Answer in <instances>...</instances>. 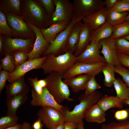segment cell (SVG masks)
I'll use <instances>...</instances> for the list:
<instances>
[{
    "mask_svg": "<svg viewBox=\"0 0 129 129\" xmlns=\"http://www.w3.org/2000/svg\"><path fill=\"white\" fill-rule=\"evenodd\" d=\"M129 121L127 120L118 122L103 124L101 129H129Z\"/></svg>",
    "mask_w": 129,
    "mask_h": 129,
    "instance_id": "obj_37",
    "label": "cell"
},
{
    "mask_svg": "<svg viewBox=\"0 0 129 129\" xmlns=\"http://www.w3.org/2000/svg\"><path fill=\"white\" fill-rule=\"evenodd\" d=\"M111 10L121 13L129 11V0H118Z\"/></svg>",
    "mask_w": 129,
    "mask_h": 129,
    "instance_id": "obj_40",
    "label": "cell"
},
{
    "mask_svg": "<svg viewBox=\"0 0 129 129\" xmlns=\"http://www.w3.org/2000/svg\"></svg>",
    "mask_w": 129,
    "mask_h": 129,
    "instance_id": "obj_58",
    "label": "cell"
},
{
    "mask_svg": "<svg viewBox=\"0 0 129 129\" xmlns=\"http://www.w3.org/2000/svg\"><path fill=\"white\" fill-rule=\"evenodd\" d=\"M27 94L6 96V115L15 116L17 109L23 104L28 99Z\"/></svg>",
    "mask_w": 129,
    "mask_h": 129,
    "instance_id": "obj_21",
    "label": "cell"
},
{
    "mask_svg": "<svg viewBox=\"0 0 129 129\" xmlns=\"http://www.w3.org/2000/svg\"><path fill=\"white\" fill-rule=\"evenodd\" d=\"M6 96L27 94L30 88L25 83L24 75L5 86Z\"/></svg>",
    "mask_w": 129,
    "mask_h": 129,
    "instance_id": "obj_19",
    "label": "cell"
},
{
    "mask_svg": "<svg viewBox=\"0 0 129 129\" xmlns=\"http://www.w3.org/2000/svg\"><path fill=\"white\" fill-rule=\"evenodd\" d=\"M19 118L16 115L11 116L6 115L0 118V129H5L17 124Z\"/></svg>",
    "mask_w": 129,
    "mask_h": 129,
    "instance_id": "obj_36",
    "label": "cell"
},
{
    "mask_svg": "<svg viewBox=\"0 0 129 129\" xmlns=\"http://www.w3.org/2000/svg\"><path fill=\"white\" fill-rule=\"evenodd\" d=\"M12 33V38L36 39L34 31L27 26L21 16L11 13L5 14Z\"/></svg>",
    "mask_w": 129,
    "mask_h": 129,
    "instance_id": "obj_6",
    "label": "cell"
},
{
    "mask_svg": "<svg viewBox=\"0 0 129 129\" xmlns=\"http://www.w3.org/2000/svg\"><path fill=\"white\" fill-rule=\"evenodd\" d=\"M64 125V129H75L76 128V124L72 122H65Z\"/></svg>",
    "mask_w": 129,
    "mask_h": 129,
    "instance_id": "obj_48",
    "label": "cell"
},
{
    "mask_svg": "<svg viewBox=\"0 0 129 129\" xmlns=\"http://www.w3.org/2000/svg\"><path fill=\"white\" fill-rule=\"evenodd\" d=\"M92 76L87 74L80 75L64 79L63 81L70 87L73 92L77 93L85 89L86 83Z\"/></svg>",
    "mask_w": 129,
    "mask_h": 129,
    "instance_id": "obj_22",
    "label": "cell"
},
{
    "mask_svg": "<svg viewBox=\"0 0 129 129\" xmlns=\"http://www.w3.org/2000/svg\"><path fill=\"white\" fill-rule=\"evenodd\" d=\"M83 23L81 21L77 22L73 27L68 40L67 50L74 54L78 42Z\"/></svg>",
    "mask_w": 129,
    "mask_h": 129,
    "instance_id": "obj_27",
    "label": "cell"
},
{
    "mask_svg": "<svg viewBox=\"0 0 129 129\" xmlns=\"http://www.w3.org/2000/svg\"><path fill=\"white\" fill-rule=\"evenodd\" d=\"M118 58L121 65L127 67L129 70V56L117 53Z\"/></svg>",
    "mask_w": 129,
    "mask_h": 129,
    "instance_id": "obj_45",
    "label": "cell"
},
{
    "mask_svg": "<svg viewBox=\"0 0 129 129\" xmlns=\"http://www.w3.org/2000/svg\"></svg>",
    "mask_w": 129,
    "mask_h": 129,
    "instance_id": "obj_59",
    "label": "cell"
},
{
    "mask_svg": "<svg viewBox=\"0 0 129 129\" xmlns=\"http://www.w3.org/2000/svg\"><path fill=\"white\" fill-rule=\"evenodd\" d=\"M123 37L126 39L127 40L129 41V34Z\"/></svg>",
    "mask_w": 129,
    "mask_h": 129,
    "instance_id": "obj_56",
    "label": "cell"
},
{
    "mask_svg": "<svg viewBox=\"0 0 129 129\" xmlns=\"http://www.w3.org/2000/svg\"><path fill=\"white\" fill-rule=\"evenodd\" d=\"M43 124L41 119L38 118L34 121L32 126V129H43Z\"/></svg>",
    "mask_w": 129,
    "mask_h": 129,
    "instance_id": "obj_47",
    "label": "cell"
},
{
    "mask_svg": "<svg viewBox=\"0 0 129 129\" xmlns=\"http://www.w3.org/2000/svg\"><path fill=\"white\" fill-rule=\"evenodd\" d=\"M113 32V26L107 22L93 31L90 44L99 42L100 40L110 37Z\"/></svg>",
    "mask_w": 129,
    "mask_h": 129,
    "instance_id": "obj_25",
    "label": "cell"
},
{
    "mask_svg": "<svg viewBox=\"0 0 129 129\" xmlns=\"http://www.w3.org/2000/svg\"><path fill=\"white\" fill-rule=\"evenodd\" d=\"M38 80L36 77L34 78H29L27 81L29 83L32 87V89L39 94H41L43 92V88L39 85Z\"/></svg>",
    "mask_w": 129,
    "mask_h": 129,
    "instance_id": "obj_42",
    "label": "cell"
},
{
    "mask_svg": "<svg viewBox=\"0 0 129 129\" xmlns=\"http://www.w3.org/2000/svg\"><path fill=\"white\" fill-rule=\"evenodd\" d=\"M22 124H17L14 126L7 128L5 129H21Z\"/></svg>",
    "mask_w": 129,
    "mask_h": 129,
    "instance_id": "obj_52",
    "label": "cell"
},
{
    "mask_svg": "<svg viewBox=\"0 0 129 129\" xmlns=\"http://www.w3.org/2000/svg\"><path fill=\"white\" fill-rule=\"evenodd\" d=\"M64 124H60L56 126L52 129H64Z\"/></svg>",
    "mask_w": 129,
    "mask_h": 129,
    "instance_id": "obj_54",
    "label": "cell"
},
{
    "mask_svg": "<svg viewBox=\"0 0 129 129\" xmlns=\"http://www.w3.org/2000/svg\"><path fill=\"white\" fill-rule=\"evenodd\" d=\"M3 47V38L1 35H0V55L2 54V52Z\"/></svg>",
    "mask_w": 129,
    "mask_h": 129,
    "instance_id": "obj_53",
    "label": "cell"
},
{
    "mask_svg": "<svg viewBox=\"0 0 129 129\" xmlns=\"http://www.w3.org/2000/svg\"><path fill=\"white\" fill-rule=\"evenodd\" d=\"M113 86L118 97L123 101L129 98V89L119 77L116 79Z\"/></svg>",
    "mask_w": 129,
    "mask_h": 129,
    "instance_id": "obj_29",
    "label": "cell"
},
{
    "mask_svg": "<svg viewBox=\"0 0 129 129\" xmlns=\"http://www.w3.org/2000/svg\"><path fill=\"white\" fill-rule=\"evenodd\" d=\"M77 129H84V123L82 120L79 121L76 124Z\"/></svg>",
    "mask_w": 129,
    "mask_h": 129,
    "instance_id": "obj_51",
    "label": "cell"
},
{
    "mask_svg": "<svg viewBox=\"0 0 129 129\" xmlns=\"http://www.w3.org/2000/svg\"><path fill=\"white\" fill-rule=\"evenodd\" d=\"M129 116L128 112L125 110H119L115 113L114 117L117 120L123 121L126 120Z\"/></svg>",
    "mask_w": 129,
    "mask_h": 129,
    "instance_id": "obj_44",
    "label": "cell"
},
{
    "mask_svg": "<svg viewBox=\"0 0 129 129\" xmlns=\"http://www.w3.org/2000/svg\"><path fill=\"white\" fill-rule=\"evenodd\" d=\"M101 47L99 42L90 44L81 54L75 57L77 62L88 63L105 62L104 57L100 54Z\"/></svg>",
    "mask_w": 129,
    "mask_h": 129,
    "instance_id": "obj_13",
    "label": "cell"
},
{
    "mask_svg": "<svg viewBox=\"0 0 129 129\" xmlns=\"http://www.w3.org/2000/svg\"><path fill=\"white\" fill-rule=\"evenodd\" d=\"M124 105H129V98L123 101Z\"/></svg>",
    "mask_w": 129,
    "mask_h": 129,
    "instance_id": "obj_55",
    "label": "cell"
},
{
    "mask_svg": "<svg viewBox=\"0 0 129 129\" xmlns=\"http://www.w3.org/2000/svg\"><path fill=\"white\" fill-rule=\"evenodd\" d=\"M84 17L74 13L72 19L70 23L65 29L57 35L43 56L49 54L57 56L67 52L68 40L71 31L74 26L78 22L81 21Z\"/></svg>",
    "mask_w": 129,
    "mask_h": 129,
    "instance_id": "obj_4",
    "label": "cell"
},
{
    "mask_svg": "<svg viewBox=\"0 0 129 129\" xmlns=\"http://www.w3.org/2000/svg\"><path fill=\"white\" fill-rule=\"evenodd\" d=\"M29 53L23 50H18L12 54L15 65L17 67L24 63L28 59Z\"/></svg>",
    "mask_w": 129,
    "mask_h": 129,
    "instance_id": "obj_38",
    "label": "cell"
},
{
    "mask_svg": "<svg viewBox=\"0 0 129 129\" xmlns=\"http://www.w3.org/2000/svg\"><path fill=\"white\" fill-rule=\"evenodd\" d=\"M106 63H88L77 62L62 75V78H72L83 74L95 76L102 72Z\"/></svg>",
    "mask_w": 129,
    "mask_h": 129,
    "instance_id": "obj_8",
    "label": "cell"
},
{
    "mask_svg": "<svg viewBox=\"0 0 129 129\" xmlns=\"http://www.w3.org/2000/svg\"><path fill=\"white\" fill-rule=\"evenodd\" d=\"M21 129H32L30 123L26 121L24 122L22 124Z\"/></svg>",
    "mask_w": 129,
    "mask_h": 129,
    "instance_id": "obj_49",
    "label": "cell"
},
{
    "mask_svg": "<svg viewBox=\"0 0 129 129\" xmlns=\"http://www.w3.org/2000/svg\"><path fill=\"white\" fill-rule=\"evenodd\" d=\"M97 104L105 112L112 108H121L124 105L123 101L117 96L107 95L102 96Z\"/></svg>",
    "mask_w": 129,
    "mask_h": 129,
    "instance_id": "obj_23",
    "label": "cell"
},
{
    "mask_svg": "<svg viewBox=\"0 0 129 129\" xmlns=\"http://www.w3.org/2000/svg\"><path fill=\"white\" fill-rule=\"evenodd\" d=\"M49 18L54 12L55 5L54 0H39Z\"/></svg>",
    "mask_w": 129,
    "mask_h": 129,
    "instance_id": "obj_41",
    "label": "cell"
},
{
    "mask_svg": "<svg viewBox=\"0 0 129 129\" xmlns=\"http://www.w3.org/2000/svg\"><path fill=\"white\" fill-rule=\"evenodd\" d=\"M104 79L103 80L105 86L111 87L113 85L116 78L115 76V66L112 64L106 63L102 70Z\"/></svg>",
    "mask_w": 129,
    "mask_h": 129,
    "instance_id": "obj_28",
    "label": "cell"
},
{
    "mask_svg": "<svg viewBox=\"0 0 129 129\" xmlns=\"http://www.w3.org/2000/svg\"><path fill=\"white\" fill-rule=\"evenodd\" d=\"M106 114L97 103L93 105L84 115L83 118L88 123H102L106 121Z\"/></svg>",
    "mask_w": 129,
    "mask_h": 129,
    "instance_id": "obj_20",
    "label": "cell"
},
{
    "mask_svg": "<svg viewBox=\"0 0 129 129\" xmlns=\"http://www.w3.org/2000/svg\"><path fill=\"white\" fill-rule=\"evenodd\" d=\"M102 96L101 92L97 91L89 96L82 93L78 97L80 103L75 105L73 110L70 111L68 107L63 106L61 112L64 116L65 122H72L76 124L79 121L82 120L90 108L97 103Z\"/></svg>",
    "mask_w": 129,
    "mask_h": 129,
    "instance_id": "obj_2",
    "label": "cell"
},
{
    "mask_svg": "<svg viewBox=\"0 0 129 129\" xmlns=\"http://www.w3.org/2000/svg\"><path fill=\"white\" fill-rule=\"evenodd\" d=\"M114 40L117 53L129 56V41L123 37Z\"/></svg>",
    "mask_w": 129,
    "mask_h": 129,
    "instance_id": "obj_32",
    "label": "cell"
},
{
    "mask_svg": "<svg viewBox=\"0 0 129 129\" xmlns=\"http://www.w3.org/2000/svg\"><path fill=\"white\" fill-rule=\"evenodd\" d=\"M99 42L102 47L100 53L103 54L105 62L115 66L120 65L114 39L109 37L102 39Z\"/></svg>",
    "mask_w": 129,
    "mask_h": 129,
    "instance_id": "obj_16",
    "label": "cell"
},
{
    "mask_svg": "<svg viewBox=\"0 0 129 129\" xmlns=\"http://www.w3.org/2000/svg\"><path fill=\"white\" fill-rule=\"evenodd\" d=\"M95 76H92L86 83L85 94L87 96L91 95L97 90L101 88V86L97 82Z\"/></svg>",
    "mask_w": 129,
    "mask_h": 129,
    "instance_id": "obj_35",
    "label": "cell"
},
{
    "mask_svg": "<svg viewBox=\"0 0 129 129\" xmlns=\"http://www.w3.org/2000/svg\"><path fill=\"white\" fill-rule=\"evenodd\" d=\"M108 11L104 8L97 11L84 17L82 20L84 23L89 24L93 30L107 22Z\"/></svg>",
    "mask_w": 129,
    "mask_h": 129,
    "instance_id": "obj_18",
    "label": "cell"
},
{
    "mask_svg": "<svg viewBox=\"0 0 129 129\" xmlns=\"http://www.w3.org/2000/svg\"><path fill=\"white\" fill-rule=\"evenodd\" d=\"M129 14V11L120 13L111 10L108 11L107 22L112 26L120 24L125 21Z\"/></svg>",
    "mask_w": 129,
    "mask_h": 129,
    "instance_id": "obj_30",
    "label": "cell"
},
{
    "mask_svg": "<svg viewBox=\"0 0 129 129\" xmlns=\"http://www.w3.org/2000/svg\"><path fill=\"white\" fill-rule=\"evenodd\" d=\"M38 83L39 85L43 88L46 87L47 82L45 79L38 80Z\"/></svg>",
    "mask_w": 129,
    "mask_h": 129,
    "instance_id": "obj_50",
    "label": "cell"
},
{
    "mask_svg": "<svg viewBox=\"0 0 129 129\" xmlns=\"http://www.w3.org/2000/svg\"><path fill=\"white\" fill-rule=\"evenodd\" d=\"M73 4L74 13L83 17L105 7L104 1L102 0H74Z\"/></svg>",
    "mask_w": 129,
    "mask_h": 129,
    "instance_id": "obj_11",
    "label": "cell"
},
{
    "mask_svg": "<svg viewBox=\"0 0 129 129\" xmlns=\"http://www.w3.org/2000/svg\"><path fill=\"white\" fill-rule=\"evenodd\" d=\"M31 93L32 99L30 102L31 106L42 107H52L57 109L61 112L63 106L58 104L56 102L46 87L43 88V92L41 94H38L32 89L31 90Z\"/></svg>",
    "mask_w": 129,
    "mask_h": 129,
    "instance_id": "obj_14",
    "label": "cell"
},
{
    "mask_svg": "<svg viewBox=\"0 0 129 129\" xmlns=\"http://www.w3.org/2000/svg\"><path fill=\"white\" fill-rule=\"evenodd\" d=\"M0 35L12 38V30L7 23L5 14L0 11Z\"/></svg>",
    "mask_w": 129,
    "mask_h": 129,
    "instance_id": "obj_34",
    "label": "cell"
},
{
    "mask_svg": "<svg viewBox=\"0 0 129 129\" xmlns=\"http://www.w3.org/2000/svg\"><path fill=\"white\" fill-rule=\"evenodd\" d=\"M46 56L32 60H27L24 63L16 67L13 72L10 74L8 81L11 83L29 71L33 69L41 68Z\"/></svg>",
    "mask_w": 129,
    "mask_h": 129,
    "instance_id": "obj_15",
    "label": "cell"
},
{
    "mask_svg": "<svg viewBox=\"0 0 129 129\" xmlns=\"http://www.w3.org/2000/svg\"><path fill=\"white\" fill-rule=\"evenodd\" d=\"M21 17L26 23L41 29L49 26V17L39 0H21Z\"/></svg>",
    "mask_w": 129,
    "mask_h": 129,
    "instance_id": "obj_1",
    "label": "cell"
},
{
    "mask_svg": "<svg viewBox=\"0 0 129 129\" xmlns=\"http://www.w3.org/2000/svg\"><path fill=\"white\" fill-rule=\"evenodd\" d=\"M62 79L61 75L54 72L49 74L45 78L47 88L59 104L64 100L70 101L74 100L70 97V93L68 86L62 81Z\"/></svg>",
    "mask_w": 129,
    "mask_h": 129,
    "instance_id": "obj_5",
    "label": "cell"
},
{
    "mask_svg": "<svg viewBox=\"0 0 129 129\" xmlns=\"http://www.w3.org/2000/svg\"><path fill=\"white\" fill-rule=\"evenodd\" d=\"M21 0H0V11L5 14L11 13L21 16Z\"/></svg>",
    "mask_w": 129,
    "mask_h": 129,
    "instance_id": "obj_26",
    "label": "cell"
},
{
    "mask_svg": "<svg viewBox=\"0 0 129 129\" xmlns=\"http://www.w3.org/2000/svg\"><path fill=\"white\" fill-rule=\"evenodd\" d=\"M46 56L41 68L45 74L54 72L62 76L77 62L74 54L69 51L57 56L52 54Z\"/></svg>",
    "mask_w": 129,
    "mask_h": 129,
    "instance_id": "obj_3",
    "label": "cell"
},
{
    "mask_svg": "<svg viewBox=\"0 0 129 129\" xmlns=\"http://www.w3.org/2000/svg\"><path fill=\"white\" fill-rule=\"evenodd\" d=\"M129 34V21H125L113 26V32L110 37L115 39Z\"/></svg>",
    "mask_w": 129,
    "mask_h": 129,
    "instance_id": "obj_31",
    "label": "cell"
},
{
    "mask_svg": "<svg viewBox=\"0 0 129 129\" xmlns=\"http://www.w3.org/2000/svg\"><path fill=\"white\" fill-rule=\"evenodd\" d=\"M118 0H106L104 1L105 7L108 11L111 10L113 7Z\"/></svg>",
    "mask_w": 129,
    "mask_h": 129,
    "instance_id": "obj_46",
    "label": "cell"
},
{
    "mask_svg": "<svg viewBox=\"0 0 129 129\" xmlns=\"http://www.w3.org/2000/svg\"><path fill=\"white\" fill-rule=\"evenodd\" d=\"M1 35L3 43L2 54L4 56L7 54H12L18 50L24 51L29 53L32 49L36 39L13 38Z\"/></svg>",
    "mask_w": 129,
    "mask_h": 129,
    "instance_id": "obj_9",
    "label": "cell"
},
{
    "mask_svg": "<svg viewBox=\"0 0 129 129\" xmlns=\"http://www.w3.org/2000/svg\"><path fill=\"white\" fill-rule=\"evenodd\" d=\"M27 24L34 31L36 36L32 49L28 54L27 60L40 58L50 44L48 43L44 38L41 29L32 24Z\"/></svg>",
    "mask_w": 129,
    "mask_h": 129,
    "instance_id": "obj_12",
    "label": "cell"
},
{
    "mask_svg": "<svg viewBox=\"0 0 129 129\" xmlns=\"http://www.w3.org/2000/svg\"><path fill=\"white\" fill-rule=\"evenodd\" d=\"M115 72L121 76L123 82L129 89V70L120 65L115 66Z\"/></svg>",
    "mask_w": 129,
    "mask_h": 129,
    "instance_id": "obj_39",
    "label": "cell"
},
{
    "mask_svg": "<svg viewBox=\"0 0 129 129\" xmlns=\"http://www.w3.org/2000/svg\"><path fill=\"white\" fill-rule=\"evenodd\" d=\"M37 115L48 129H52L56 126L64 124L65 123L63 114L59 110L54 107H43L38 112Z\"/></svg>",
    "mask_w": 129,
    "mask_h": 129,
    "instance_id": "obj_10",
    "label": "cell"
},
{
    "mask_svg": "<svg viewBox=\"0 0 129 129\" xmlns=\"http://www.w3.org/2000/svg\"><path fill=\"white\" fill-rule=\"evenodd\" d=\"M125 21H129V14L125 18Z\"/></svg>",
    "mask_w": 129,
    "mask_h": 129,
    "instance_id": "obj_57",
    "label": "cell"
},
{
    "mask_svg": "<svg viewBox=\"0 0 129 129\" xmlns=\"http://www.w3.org/2000/svg\"><path fill=\"white\" fill-rule=\"evenodd\" d=\"M0 61L2 68L10 74L13 72L16 68L12 54L6 55L4 58L0 59Z\"/></svg>",
    "mask_w": 129,
    "mask_h": 129,
    "instance_id": "obj_33",
    "label": "cell"
},
{
    "mask_svg": "<svg viewBox=\"0 0 129 129\" xmlns=\"http://www.w3.org/2000/svg\"><path fill=\"white\" fill-rule=\"evenodd\" d=\"M88 24L83 23L74 55L76 57L81 54L90 44L93 31Z\"/></svg>",
    "mask_w": 129,
    "mask_h": 129,
    "instance_id": "obj_17",
    "label": "cell"
},
{
    "mask_svg": "<svg viewBox=\"0 0 129 129\" xmlns=\"http://www.w3.org/2000/svg\"><path fill=\"white\" fill-rule=\"evenodd\" d=\"M54 11L49 18V26L58 22L69 24L74 13L73 3L69 0H54Z\"/></svg>",
    "mask_w": 129,
    "mask_h": 129,
    "instance_id": "obj_7",
    "label": "cell"
},
{
    "mask_svg": "<svg viewBox=\"0 0 129 129\" xmlns=\"http://www.w3.org/2000/svg\"><path fill=\"white\" fill-rule=\"evenodd\" d=\"M10 73L7 71L4 70L0 72V93L6 86V82L8 80L9 76Z\"/></svg>",
    "mask_w": 129,
    "mask_h": 129,
    "instance_id": "obj_43",
    "label": "cell"
},
{
    "mask_svg": "<svg viewBox=\"0 0 129 129\" xmlns=\"http://www.w3.org/2000/svg\"><path fill=\"white\" fill-rule=\"evenodd\" d=\"M69 24L58 22L50 25L48 27L41 29V32L47 41L51 44L57 35L65 29Z\"/></svg>",
    "mask_w": 129,
    "mask_h": 129,
    "instance_id": "obj_24",
    "label": "cell"
}]
</instances>
